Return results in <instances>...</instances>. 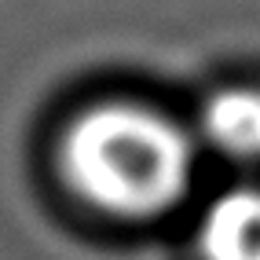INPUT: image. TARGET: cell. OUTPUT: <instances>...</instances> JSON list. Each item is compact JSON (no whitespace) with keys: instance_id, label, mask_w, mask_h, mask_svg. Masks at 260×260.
Listing matches in <instances>:
<instances>
[{"instance_id":"cell-1","label":"cell","mask_w":260,"mask_h":260,"mask_svg":"<svg viewBox=\"0 0 260 260\" xmlns=\"http://www.w3.org/2000/svg\"><path fill=\"white\" fill-rule=\"evenodd\" d=\"M198 143L165 110L136 99H107L81 110L62 132L59 172L88 209L143 223L187 198Z\"/></svg>"},{"instance_id":"cell-2","label":"cell","mask_w":260,"mask_h":260,"mask_svg":"<svg viewBox=\"0 0 260 260\" xmlns=\"http://www.w3.org/2000/svg\"><path fill=\"white\" fill-rule=\"evenodd\" d=\"M198 260H260V183L228 187L202 209Z\"/></svg>"},{"instance_id":"cell-3","label":"cell","mask_w":260,"mask_h":260,"mask_svg":"<svg viewBox=\"0 0 260 260\" xmlns=\"http://www.w3.org/2000/svg\"><path fill=\"white\" fill-rule=\"evenodd\" d=\"M198 140L228 161H260V88L231 84L202 103Z\"/></svg>"}]
</instances>
